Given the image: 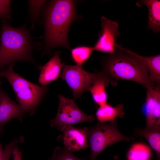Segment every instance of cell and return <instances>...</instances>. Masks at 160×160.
I'll return each instance as SVG.
<instances>
[{
  "instance_id": "obj_9",
  "label": "cell",
  "mask_w": 160,
  "mask_h": 160,
  "mask_svg": "<svg viewBox=\"0 0 160 160\" xmlns=\"http://www.w3.org/2000/svg\"><path fill=\"white\" fill-rule=\"evenodd\" d=\"M88 130L86 127H64L60 130L62 133L57 140L63 143L64 148L71 152L86 149L89 147Z\"/></svg>"
},
{
  "instance_id": "obj_12",
  "label": "cell",
  "mask_w": 160,
  "mask_h": 160,
  "mask_svg": "<svg viewBox=\"0 0 160 160\" xmlns=\"http://www.w3.org/2000/svg\"><path fill=\"white\" fill-rule=\"evenodd\" d=\"M60 52L56 51L53 57L44 65L38 67L40 71L39 83L46 86L60 77L61 72L64 65L60 58Z\"/></svg>"
},
{
  "instance_id": "obj_3",
  "label": "cell",
  "mask_w": 160,
  "mask_h": 160,
  "mask_svg": "<svg viewBox=\"0 0 160 160\" xmlns=\"http://www.w3.org/2000/svg\"><path fill=\"white\" fill-rule=\"evenodd\" d=\"M32 44L29 33L25 27L15 28L4 22L0 36V70L16 61L34 63Z\"/></svg>"
},
{
  "instance_id": "obj_26",
  "label": "cell",
  "mask_w": 160,
  "mask_h": 160,
  "mask_svg": "<svg viewBox=\"0 0 160 160\" xmlns=\"http://www.w3.org/2000/svg\"><path fill=\"white\" fill-rule=\"evenodd\" d=\"M1 151V150H0V152Z\"/></svg>"
},
{
  "instance_id": "obj_23",
  "label": "cell",
  "mask_w": 160,
  "mask_h": 160,
  "mask_svg": "<svg viewBox=\"0 0 160 160\" xmlns=\"http://www.w3.org/2000/svg\"><path fill=\"white\" fill-rule=\"evenodd\" d=\"M11 1L0 0V18L11 19Z\"/></svg>"
},
{
  "instance_id": "obj_2",
  "label": "cell",
  "mask_w": 160,
  "mask_h": 160,
  "mask_svg": "<svg viewBox=\"0 0 160 160\" xmlns=\"http://www.w3.org/2000/svg\"><path fill=\"white\" fill-rule=\"evenodd\" d=\"M75 5V1L68 0H53L49 4L45 19L47 49L60 46L70 49L68 32L71 23L76 18Z\"/></svg>"
},
{
  "instance_id": "obj_15",
  "label": "cell",
  "mask_w": 160,
  "mask_h": 160,
  "mask_svg": "<svg viewBox=\"0 0 160 160\" xmlns=\"http://www.w3.org/2000/svg\"><path fill=\"white\" fill-rule=\"evenodd\" d=\"M135 132L138 136L145 138L154 151L157 160L160 159V126L146 127L144 129L135 128Z\"/></svg>"
},
{
  "instance_id": "obj_24",
  "label": "cell",
  "mask_w": 160,
  "mask_h": 160,
  "mask_svg": "<svg viewBox=\"0 0 160 160\" xmlns=\"http://www.w3.org/2000/svg\"><path fill=\"white\" fill-rule=\"evenodd\" d=\"M12 156L13 160H22V152L20 151L18 147L14 150Z\"/></svg>"
},
{
  "instance_id": "obj_7",
  "label": "cell",
  "mask_w": 160,
  "mask_h": 160,
  "mask_svg": "<svg viewBox=\"0 0 160 160\" xmlns=\"http://www.w3.org/2000/svg\"><path fill=\"white\" fill-rule=\"evenodd\" d=\"M100 74L84 70L82 66L65 65L60 77L64 80L71 90L75 99L86 91H89Z\"/></svg>"
},
{
  "instance_id": "obj_18",
  "label": "cell",
  "mask_w": 160,
  "mask_h": 160,
  "mask_svg": "<svg viewBox=\"0 0 160 160\" xmlns=\"http://www.w3.org/2000/svg\"><path fill=\"white\" fill-rule=\"evenodd\" d=\"M151 150L149 147L142 143L133 144L128 154L129 160H148L150 156Z\"/></svg>"
},
{
  "instance_id": "obj_14",
  "label": "cell",
  "mask_w": 160,
  "mask_h": 160,
  "mask_svg": "<svg viewBox=\"0 0 160 160\" xmlns=\"http://www.w3.org/2000/svg\"><path fill=\"white\" fill-rule=\"evenodd\" d=\"M110 82L108 78L101 71L100 74L89 89L94 102L99 106L107 103V95L105 87Z\"/></svg>"
},
{
  "instance_id": "obj_10",
  "label": "cell",
  "mask_w": 160,
  "mask_h": 160,
  "mask_svg": "<svg viewBox=\"0 0 160 160\" xmlns=\"http://www.w3.org/2000/svg\"><path fill=\"white\" fill-rule=\"evenodd\" d=\"M146 127L160 125V86L147 89L145 107Z\"/></svg>"
},
{
  "instance_id": "obj_25",
  "label": "cell",
  "mask_w": 160,
  "mask_h": 160,
  "mask_svg": "<svg viewBox=\"0 0 160 160\" xmlns=\"http://www.w3.org/2000/svg\"><path fill=\"white\" fill-rule=\"evenodd\" d=\"M113 160H119V157L117 156H114L113 157Z\"/></svg>"
},
{
  "instance_id": "obj_8",
  "label": "cell",
  "mask_w": 160,
  "mask_h": 160,
  "mask_svg": "<svg viewBox=\"0 0 160 160\" xmlns=\"http://www.w3.org/2000/svg\"><path fill=\"white\" fill-rule=\"evenodd\" d=\"M101 26L99 39L93 47L94 50L111 54L114 51L119 35L118 24L117 22L102 16Z\"/></svg>"
},
{
  "instance_id": "obj_28",
  "label": "cell",
  "mask_w": 160,
  "mask_h": 160,
  "mask_svg": "<svg viewBox=\"0 0 160 160\" xmlns=\"http://www.w3.org/2000/svg\"><path fill=\"white\" fill-rule=\"evenodd\" d=\"M48 160H49V159Z\"/></svg>"
},
{
  "instance_id": "obj_13",
  "label": "cell",
  "mask_w": 160,
  "mask_h": 160,
  "mask_svg": "<svg viewBox=\"0 0 160 160\" xmlns=\"http://www.w3.org/2000/svg\"><path fill=\"white\" fill-rule=\"evenodd\" d=\"M137 5L140 7L144 5L148 11V20L147 28L154 33L160 30V1L157 0H144L137 1Z\"/></svg>"
},
{
  "instance_id": "obj_27",
  "label": "cell",
  "mask_w": 160,
  "mask_h": 160,
  "mask_svg": "<svg viewBox=\"0 0 160 160\" xmlns=\"http://www.w3.org/2000/svg\"><path fill=\"white\" fill-rule=\"evenodd\" d=\"M0 84H1L0 82Z\"/></svg>"
},
{
  "instance_id": "obj_11",
  "label": "cell",
  "mask_w": 160,
  "mask_h": 160,
  "mask_svg": "<svg viewBox=\"0 0 160 160\" xmlns=\"http://www.w3.org/2000/svg\"><path fill=\"white\" fill-rule=\"evenodd\" d=\"M27 111L12 100L0 87V132L10 120L17 118L21 121Z\"/></svg>"
},
{
  "instance_id": "obj_5",
  "label": "cell",
  "mask_w": 160,
  "mask_h": 160,
  "mask_svg": "<svg viewBox=\"0 0 160 160\" xmlns=\"http://www.w3.org/2000/svg\"><path fill=\"white\" fill-rule=\"evenodd\" d=\"M117 121L107 123L98 121L95 126L88 128V140L90 151V160L97 157L106 148L117 143L129 141L131 138L121 133L118 130Z\"/></svg>"
},
{
  "instance_id": "obj_19",
  "label": "cell",
  "mask_w": 160,
  "mask_h": 160,
  "mask_svg": "<svg viewBox=\"0 0 160 160\" xmlns=\"http://www.w3.org/2000/svg\"><path fill=\"white\" fill-rule=\"evenodd\" d=\"M93 47L80 46L71 49V56L77 65L82 66L89 58L94 51Z\"/></svg>"
},
{
  "instance_id": "obj_16",
  "label": "cell",
  "mask_w": 160,
  "mask_h": 160,
  "mask_svg": "<svg viewBox=\"0 0 160 160\" xmlns=\"http://www.w3.org/2000/svg\"><path fill=\"white\" fill-rule=\"evenodd\" d=\"M123 105L122 104L117 105L115 107L107 103L99 106L96 113V118L98 121L106 122H113L117 117L123 118L124 115Z\"/></svg>"
},
{
  "instance_id": "obj_1",
  "label": "cell",
  "mask_w": 160,
  "mask_h": 160,
  "mask_svg": "<svg viewBox=\"0 0 160 160\" xmlns=\"http://www.w3.org/2000/svg\"><path fill=\"white\" fill-rule=\"evenodd\" d=\"M103 72L112 84L118 80L136 82L147 89L153 87L145 66L137 54L117 44L113 52L101 59Z\"/></svg>"
},
{
  "instance_id": "obj_20",
  "label": "cell",
  "mask_w": 160,
  "mask_h": 160,
  "mask_svg": "<svg viewBox=\"0 0 160 160\" xmlns=\"http://www.w3.org/2000/svg\"><path fill=\"white\" fill-rule=\"evenodd\" d=\"M49 160H86L85 159L79 158L63 147H56Z\"/></svg>"
},
{
  "instance_id": "obj_17",
  "label": "cell",
  "mask_w": 160,
  "mask_h": 160,
  "mask_svg": "<svg viewBox=\"0 0 160 160\" xmlns=\"http://www.w3.org/2000/svg\"><path fill=\"white\" fill-rule=\"evenodd\" d=\"M144 63L151 82L160 86V55L147 57L137 54Z\"/></svg>"
},
{
  "instance_id": "obj_21",
  "label": "cell",
  "mask_w": 160,
  "mask_h": 160,
  "mask_svg": "<svg viewBox=\"0 0 160 160\" xmlns=\"http://www.w3.org/2000/svg\"><path fill=\"white\" fill-rule=\"evenodd\" d=\"M24 140L23 137H20L7 144L0 152V160H9L14 150L18 147L19 143L23 142Z\"/></svg>"
},
{
  "instance_id": "obj_6",
  "label": "cell",
  "mask_w": 160,
  "mask_h": 160,
  "mask_svg": "<svg viewBox=\"0 0 160 160\" xmlns=\"http://www.w3.org/2000/svg\"><path fill=\"white\" fill-rule=\"evenodd\" d=\"M59 100L58 111L55 118L50 121L51 126L60 130L63 128L85 122H92L94 116L84 113L77 106L74 100L62 95Z\"/></svg>"
},
{
  "instance_id": "obj_22",
  "label": "cell",
  "mask_w": 160,
  "mask_h": 160,
  "mask_svg": "<svg viewBox=\"0 0 160 160\" xmlns=\"http://www.w3.org/2000/svg\"><path fill=\"white\" fill-rule=\"evenodd\" d=\"M46 2V1L44 0L28 1V4L32 21V29L34 28V23L37 20L40 12Z\"/></svg>"
},
{
  "instance_id": "obj_4",
  "label": "cell",
  "mask_w": 160,
  "mask_h": 160,
  "mask_svg": "<svg viewBox=\"0 0 160 160\" xmlns=\"http://www.w3.org/2000/svg\"><path fill=\"white\" fill-rule=\"evenodd\" d=\"M14 63L0 72V77L5 78L9 82L15 93L19 104L29 111L31 115L43 99L47 92L46 86L40 87L21 76L13 69Z\"/></svg>"
}]
</instances>
